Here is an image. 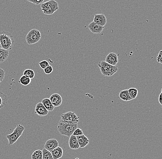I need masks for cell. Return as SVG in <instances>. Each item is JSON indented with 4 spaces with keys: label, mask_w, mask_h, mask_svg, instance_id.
<instances>
[{
    "label": "cell",
    "mask_w": 162,
    "mask_h": 159,
    "mask_svg": "<svg viewBox=\"0 0 162 159\" xmlns=\"http://www.w3.org/2000/svg\"><path fill=\"white\" fill-rule=\"evenodd\" d=\"M52 156L54 159H58L61 158L63 156V149L58 146L51 152Z\"/></svg>",
    "instance_id": "16"
},
{
    "label": "cell",
    "mask_w": 162,
    "mask_h": 159,
    "mask_svg": "<svg viewBox=\"0 0 162 159\" xmlns=\"http://www.w3.org/2000/svg\"><path fill=\"white\" fill-rule=\"evenodd\" d=\"M79 159V158H76V159Z\"/></svg>",
    "instance_id": "35"
},
{
    "label": "cell",
    "mask_w": 162,
    "mask_h": 159,
    "mask_svg": "<svg viewBox=\"0 0 162 159\" xmlns=\"http://www.w3.org/2000/svg\"><path fill=\"white\" fill-rule=\"evenodd\" d=\"M94 22L99 25L104 27L107 23V19L103 14H97L94 15Z\"/></svg>",
    "instance_id": "13"
},
{
    "label": "cell",
    "mask_w": 162,
    "mask_h": 159,
    "mask_svg": "<svg viewBox=\"0 0 162 159\" xmlns=\"http://www.w3.org/2000/svg\"><path fill=\"white\" fill-rule=\"evenodd\" d=\"M0 48H1V43H0Z\"/></svg>",
    "instance_id": "34"
},
{
    "label": "cell",
    "mask_w": 162,
    "mask_h": 159,
    "mask_svg": "<svg viewBox=\"0 0 162 159\" xmlns=\"http://www.w3.org/2000/svg\"><path fill=\"white\" fill-rule=\"evenodd\" d=\"M76 137L77 139L78 143L80 146V148L85 147L89 143L90 141L88 138L84 134L82 135L77 136Z\"/></svg>",
    "instance_id": "14"
},
{
    "label": "cell",
    "mask_w": 162,
    "mask_h": 159,
    "mask_svg": "<svg viewBox=\"0 0 162 159\" xmlns=\"http://www.w3.org/2000/svg\"><path fill=\"white\" fill-rule=\"evenodd\" d=\"M42 151L37 149L33 153L32 155V159H42Z\"/></svg>",
    "instance_id": "23"
},
{
    "label": "cell",
    "mask_w": 162,
    "mask_h": 159,
    "mask_svg": "<svg viewBox=\"0 0 162 159\" xmlns=\"http://www.w3.org/2000/svg\"><path fill=\"white\" fill-rule=\"evenodd\" d=\"M41 103L48 111H53L54 110L55 107L53 106L49 98H45L42 99Z\"/></svg>",
    "instance_id": "17"
},
{
    "label": "cell",
    "mask_w": 162,
    "mask_h": 159,
    "mask_svg": "<svg viewBox=\"0 0 162 159\" xmlns=\"http://www.w3.org/2000/svg\"><path fill=\"white\" fill-rule=\"evenodd\" d=\"M31 82H32L31 79L30 78L27 76H25V75H23L21 76L20 80L18 81V82L20 83L22 85L26 86L29 85L31 83Z\"/></svg>",
    "instance_id": "20"
},
{
    "label": "cell",
    "mask_w": 162,
    "mask_h": 159,
    "mask_svg": "<svg viewBox=\"0 0 162 159\" xmlns=\"http://www.w3.org/2000/svg\"><path fill=\"white\" fill-rule=\"evenodd\" d=\"M44 0H37L36 2V5L40 4L43 3Z\"/></svg>",
    "instance_id": "32"
},
{
    "label": "cell",
    "mask_w": 162,
    "mask_h": 159,
    "mask_svg": "<svg viewBox=\"0 0 162 159\" xmlns=\"http://www.w3.org/2000/svg\"><path fill=\"white\" fill-rule=\"evenodd\" d=\"M5 76V72L4 70L1 68H0V83L4 80Z\"/></svg>",
    "instance_id": "29"
},
{
    "label": "cell",
    "mask_w": 162,
    "mask_h": 159,
    "mask_svg": "<svg viewBox=\"0 0 162 159\" xmlns=\"http://www.w3.org/2000/svg\"><path fill=\"white\" fill-rule=\"evenodd\" d=\"M157 61L159 63H162V51H160L157 57Z\"/></svg>",
    "instance_id": "30"
},
{
    "label": "cell",
    "mask_w": 162,
    "mask_h": 159,
    "mask_svg": "<svg viewBox=\"0 0 162 159\" xmlns=\"http://www.w3.org/2000/svg\"><path fill=\"white\" fill-rule=\"evenodd\" d=\"M129 95L132 100L135 99L138 95V90L136 88L132 87L127 90Z\"/></svg>",
    "instance_id": "22"
},
{
    "label": "cell",
    "mask_w": 162,
    "mask_h": 159,
    "mask_svg": "<svg viewBox=\"0 0 162 159\" xmlns=\"http://www.w3.org/2000/svg\"><path fill=\"white\" fill-rule=\"evenodd\" d=\"M105 61L111 65L116 66L118 62V55L114 53H109L106 57Z\"/></svg>",
    "instance_id": "12"
},
{
    "label": "cell",
    "mask_w": 162,
    "mask_h": 159,
    "mask_svg": "<svg viewBox=\"0 0 162 159\" xmlns=\"http://www.w3.org/2000/svg\"><path fill=\"white\" fill-rule=\"evenodd\" d=\"M53 71V68L52 66L49 65L44 69V71L46 74L49 75L52 73Z\"/></svg>",
    "instance_id": "27"
},
{
    "label": "cell",
    "mask_w": 162,
    "mask_h": 159,
    "mask_svg": "<svg viewBox=\"0 0 162 159\" xmlns=\"http://www.w3.org/2000/svg\"><path fill=\"white\" fill-rule=\"evenodd\" d=\"M14 41L13 37L10 33L3 31L0 33V43L2 49L6 50H11L13 47Z\"/></svg>",
    "instance_id": "1"
},
{
    "label": "cell",
    "mask_w": 162,
    "mask_h": 159,
    "mask_svg": "<svg viewBox=\"0 0 162 159\" xmlns=\"http://www.w3.org/2000/svg\"><path fill=\"white\" fill-rule=\"evenodd\" d=\"M9 56V51L0 48V63L4 62Z\"/></svg>",
    "instance_id": "19"
},
{
    "label": "cell",
    "mask_w": 162,
    "mask_h": 159,
    "mask_svg": "<svg viewBox=\"0 0 162 159\" xmlns=\"http://www.w3.org/2000/svg\"><path fill=\"white\" fill-rule=\"evenodd\" d=\"M49 99L54 107L60 106L62 103V98L59 94H53L50 97Z\"/></svg>",
    "instance_id": "8"
},
{
    "label": "cell",
    "mask_w": 162,
    "mask_h": 159,
    "mask_svg": "<svg viewBox=\"0 0 162 159\" xmlns=\"http://www.w3.org/2000/svg\"><path fill=\"white\" fill-rule=\"evenodd\" d=\"M27 1L33 4H36V1H37V0H27Z\"/></svg>",
    "instance_id": "33"
},
{
    "label": "cell",
    "mask_w": 162,
    "mask_h": 159,
    "mask_svg": "<svg viewBox=\"0 0 162 159\" xmlns=\"http://www.w3.org/2000/svg\"><path fill=\"white\" fill-rule=\"evenodd\" d=\"M88 28L92 33L101 34L104 30V27L101 26L93 21L89 24Z\"/></svg>",
    "instance_id": "11"
},
{
    "label": "cell",
    "mask_w": 162,
    "mask_h": 159,
    "mask_svg": "<svg viewBox=\"0 0 162 159\" xmlns=\"http://www.w3.org/2000/svg\"><path fill=\"white\" fill-rule=\"evenodd\" d=\"M38 65L40 66V67L42 68V69H44L45 68H46V67H48V66L49 65V62H48L46 60H42V61L38 63Z\"/></svg>",
    "instance_id": "26"
},
{
    "label": "cell",
    "mask_w": 162,
    "mask_h": 159,
    "mask_svg": "<svg viewBox=\"0 0 162 159\" xmlns=\"http://www.w3.org/2000/svg\"><path fill=\"white\" fill-rule=\"evenodd\" d=\"M41 38V34L40 31L34 29L30 30L26 35L25 39L27 44L29 45L35 44L40 41Z\"/></svg>",
    "instance_id": "6"
},
{
    "label": "cell",
    "mask_w": 162,
    "mask_h": 159,
    "mask_svg": "<svg viewBox=\"0 0 162 159\" xmlns=\"http://www.w3.org/2000/svg\"><path fill=\"white\" fill-rule=\"evenodd\" d=\"M25 129V127L24 126L20 124H18L13 130V132L6 136V137L8 139L9 146L13 145L15 142H16L20 136H21Z\"/></svg>",
    "instance_id": "5"
},
{
    "label": "cell",
    "mask_w": 162,
    "mask_h": 159,
    "mask_svg": "<svg viewBox=\"0 0 162 159\" xmlns=\"http://www.w3.org/2000/svg\"><path fill=\"white\" fill-rule=\"evenodd\" d=\"M73 135L77 136L82 135H83V133L82 132V130H81V129L79 128H77L76 130H75L74 132L73 133Z\"/></svg>",
    "instance_id": "28"
},
{
    "label": "cell",
    "mask_w": 162,
    "mask_h": 159,
    "mask_svg": "<svg viewBox=\"0 0 162 159\" xmlns=\"http://www.w3.org/2000/svg\"><path fill=\"white\" fill-rule=\"evenodd\" d=\"M79 119V117H78L75 113L69 111L61 115L60 121L65 123L73 125L78 123Z\"/></svg>",
    "instance_id": "7"
},
{
    "label": "cell",
    "mask_w": 162,
    "mask_h": 159,
    "mask_svg": "<svg viewBox=\"0 0 162 159\" xmlns=\"http://www.w3.org/2000/svg\"><path fill=\"white\" fill-rule=\"evenodd\" d=\"M8 98L6 95L0 91V110L7 103Z\"/></svg>",
    "instance_id": "21"
},
{
    "label": "cell",
    "mask_w": 162,
    "mask_h": 159,
    "mask_svg": "<svg viewBox=\"0 0 162 159\" xmlns=\"http://www.w3.org/2000/svg\"><path fill=\"white\" fill-rule=\"evenodd\" d=\"M23 75H25L32 79L35 77V72L31 69H26L23 72Z\"/></svg>",
    "instance_id": "25"
},
{
    "label": "cell",
    "mask_w": 162,
    "mask_h": 159,
    "mask_svg": "<svg viewBox=\"0 0 162 159\" xmlns=\"http://www.w3.org/2000/svg\"><path fill=\"white\" fill-rule=\"evenodd\" d=\"M58 146V142L56 139H50L46 142L44 145V148L47 151L51 152L53 149Z\"/></svg>",
    "instance_id": "10"
},
{
    "label": "cell",
    "mask_w": 162,
    "mask_h": 159,
    "mask_svg": "<svg viewBox=\"0 0 162 159\" xmlns=\"http://www.w3.org/2000/svg\"><path fill=\"white\" fill-rule=\"evenodd\" d=\"M98 66L104 76H111L118 70V67L113 66L107 63L105 61H101L99 63Z\"/></svg>",
    "instance_id": "3"
},
{
    "label": "cell",
    "mask_w": 162,
    "mask_h": 159,
    "mask_svg": "<svg viewBox=\"0 0 162 159\" xmlns=\"http://www.w3.org/2000/svg\"><path fill=\"white\" fill-rule=\"evenodd\" d=\"M119 97L121 100L126 101V102L132 100L130 97V95H129L127 90L121 91L119 94Z\"/></svg>",
    "instance_id": "18"
},
{
    "label": "cell",
    "mask_w": 162,
    "mask_h": 159,
    "mask_svg": "<svg viewBox=\"0 0 162 159\" xmlns=\"http://www.w3.org/2000/svg\"><path fill=\"white\" fill-rule=\"evenodd\" d=\"M69 145L70 148L72 149H77L80 148L76 136L71 135L69 137Z\"/></svg>",
    "instance_id": "15"
},
{
    "label": "cell",
    "mask_w": 162,
    "mask_h": 159,
    "mask_svg": "<svg viewBox=\"0 0 162 159\" xmlns=\"http://www.w3.org/2000/svg\"><path fill=\"white\" fill-rule=\"evenodd\" d=\"M158 102L161 105H162V91L159 96Z\"/></svg>",
    "instance_id": "31"
},
{
    "label": "cell",
    "mask_w": 162,
    "mask_h": 159,
    "mask_svg": "<svg viewBox=\"0 0 162 159\" xmlns=\"http://www.w3.org/2000/svg\"><path fill=\"white\" fill-rule=\"evenodd\" d=\"M78 128V123L75 124L73 125H70L69 124L65 123L60 121L58 122L57 126V129L58 132L62 135L70 137L75 130Z\"/></svg>",
    "instance_id": "2"
},
{
    "label": "cell",
    "mask_w": 162,
    "mask_h": 159,
    "mask_svg": "<svg viewBox=\"0 0 162 159\" xmlns=\"http://www.w3.org/2000/svg\"><path fill=\"white\" fill-rule=\"evenodd\" d=\"M42 159H54L51 152L47 151L46 149L43 148L42 151Z\"/></svg>",
    "instance_id": "24"
},
{
    "label": "cell",
    "mask_w": 162,
    "mask_h": 159,
    "mask_svg": "<svg viewBox=\"0 0 162 159\" xmlns=\"http://www.w3.org/2000/svg\"><path fill=\"white\" fill-rule=\"evenodd\" d=\"M35 113L39 116H45L48 115L49 111L46 109L41 102H39L36 105Z\"/></svg>",
    "instance_id": "9"
},
{
    "label": "cell",
    "mask_w": 162,
    "mask_h": 159,
    "mask_svg": "<svg viewBox=\"0 0 162 159\" xmlns=\"http://www.w3.org/2000/svg\"><path fill=\"white\" fill-rule=\"evenodd\" d=\"M41 8L45 14L52 15L58 10V2L54 0H50L42 3Z\"/></svg>",
    "instance_id": "4"
}]
</instances>
